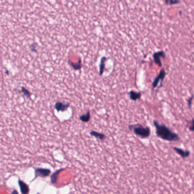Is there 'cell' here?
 Returning a JSON list of instances; mask_svg holds the SVG:
<instances>
[{
  "mask_svg": "<svg viewBox=\"0 0 194 194\" xmlns=\"http://www.w3.org/2000/svg\"><path fill=\"white\" fill-rule=\"evenodd\" d=\"M153 123L156 127L157 136L160 137L161 139L170 141H178L179 140V137L178 135L173 132L165 125H160L156 121H154Z\"/></svg>",
  "mask_w": 194,
  "mask_h": 194,
  "instance_id": "6da1fadb",
  "label": "cell"
},
{
  "mask_svg": "<svg viewBox=\"0 0 194 194\" xmlns=\"http://www.w3.org/2000/svg\"><path fill=\"white\" fill-rule=\"evenodd\" d=\"M129 128L131 129H132L135 134L142 139L148 137L150 135V129L149 127L144 128L141 125L137 124L129 126Z\"/></svg>",
  "mask_w": 194,
  "mask_h": 194,
  "instance_id": "7a4b0ae2",
  "label": "cell"
},
{
  "mask_svg": "<svg viewBox=\"0 0 194 194\" xmlns=\"http://www.w3.org/2000/svg\"><path fill=\"white\" fill-rule=\"evenodd\" d=\"M51 170L48 169H43V168H37L35 170V178L36 177H42L45 178L48 177L51 174Z\"/></svg>",
  "mask_w": 194,
  "mask_h": 194,
  "instance_id": "3957f363",
  "label": "cell"
},
{
  "mask_svg": "<svg viewBox=\"0 0 194 194\" xmlns=\"http://www.w3.org/2000/svg\"><path fill=\"white\" fill-rule=\"evenodd\" d=\"M165 75H166L165 71L164 69H162L161 70V72H160L158 76L154 80L152 84L153 88H156V87L158 85V84L160 81H161V82L162 83V81H164V79H165Z\"/></svg>",
  "mask_w": 194,
  "mask_h": 194,
  "instance_id": "277c9868",
  "label": "cell"
},
{
  "mask_svg": "<svg viewBox=\"0 0 194 194\" xmlns=\"http://www.w3.org/2000/svg\"><path fill=\"white\" fill-rule=\"evenodd\" d=\"M165 53L164 51H160V52H156L153 54V58L154 60V62L156 64H158L160 66H162V62L161 61V57L165 58Z\"/></svg>",
  "mask_w": 194,
  "mask_h": 194,
  "instance_id": "5b68a950",
  "label": "cell"
},
{
  "mask_svg": "<svg viewBox=\"0 0 194 194\" xmlns=\"http://www.w3.org/2000/svg\"><path fill=\"white\" fill-rule=\"evenodd\" d=\"M18 184L20 188V190L22 194H28L29 192V187L26 183H24L22 180L19 179L18 180Z\"/></svg>",
  "mask_w": 194,
  "mask_h": 194,
  "instance_id": "8992f818",
  "label": "cell"
},
{
  "mask_svg": "<svg viewBox=\"0 0 194 194\" xmlns=\"http://www.w3.org/2000/svg\"><path fill=\"white\" fill-rule=\"evenodd\" d=\"M69 107V103H63L62 102H57L55 104V108L57 111H66Z\"/></svg>",
  "mask_w": 194,
  "mask_h": 194,
  "instance_id": "52a82bcc",
  "label": "cell"
},
{
  "mask_svg": "<svg viewBox=\"0 0 194 194\" xmlns=\"http://www.w3.org/2000/svg\"><path fill=\"white\" fill-rule=\"evenodd\" d=\"M64 170V169H59L57 171H56L55 173H53L52 174V176L51 177V183L52 184H55L57 182V178H58V176H59V174L60 173V171H61L62 170Z\"/></svg>",
  "mask_w": 194,
  "mask_h": 194,
  "instance_id": "ba28073f",
  "label": "cell"
},
{
  "mask_svg": "<svg viewBox=\"0 0 194 194\" xmlns=\"http://www.w3.org/2000/svg\"><path fill=\"white\" fill-rule=\"evenodd\" d=\"M141 95V93L135 92L134 91H131L129 92V97H130L131 99H132V101H136V100L140 99Z\"/></svg>",
  "mask_w": 194,
  "mask_h": 194,
  "instance_id": "9c48e42d",
  "label": "cell"
},
{
  "mask_svg": "<svg viewBox=\"0 0 194 194\" xmlns=\"http://www.w3.org/2000/svg\"><path fill=\"white\" fill-rule=\"evenodd\" d=\"M107 59L105 57H103L101 59V62H100L99 64V74L100 75H102L103 73L104 72V65H105V62L106 61Z\"/></svg>",
  "mask_w": 194,
  "mask_h": 194,
  "instance_id": "30bf717a",
  "label": "cell"
},
{
  "mask_svg": "<svg viewBox=\"0 0 194 194\" xmlns=\"http://www.w3.org/2000/svg\"><path fill=\"white\" fill-rule=\"evenodd\" d=\"M174 149H175V150L177 151V152L179 154L180 156H181L182 157H183V158L187 157L189 155V152L188 151H184V150H183L182 149H179V148H174Z\"/></svg>",
  "mask_w": 194,
  "mask_h": 194,
  "instance_id": "8fae6325",
  "label": "cell"
},
{
  "mask_svg": "<svg viewBox=\"0 0 194 194\" xmlns=\"http://www.w3.org/2000/svg\"><path fill=\"white\" fill-rule=\"evenodd\" d=\"M69 64L70 65L72 66L73 69H74L75 70H79L81 68V60H80L77 63H75V62H73L71 61H69Z\"/></svg>",
  "mask_w": 194,
  "mask_h": 194,
  "instance_id": "7c38bea8",
  "label": "cell"
},
{
  "mask_svg": "<svg viewBox=\"0 0 194 194\" xmlns=\"http://www.w3.org/2000/svg\"><path fill=\"white\" fill-rule=\"evenodd\" d=\"M90 119V113L89 111H87L86 114L82 115L80 117V119L84 122H89Z\"/></svg>",
  "mask_w": 194,
  "mask_h": 194,
  "instance_id": "4fadbf2b",
  "label": "cell"
},
{
  "mask_svg": "<svg viewBox=\"0 0 194 194\" xmlns=\"http://www.w3.org/2000/svg\"><path fill=\"white\" fill-rule=\"evenodd\" d=\"M90 135L91 136H93L98 138V139H99L100 140H104L106 139L105 135L102 134V133H100L97 132H95V131H91L90 132Z\"/></svg>",
  "mask_w": 194,
  "mask_h": 194,
  "instance_id": "5bb4252c",
  "label": "cell"
},
{
  "mask_svg": "<svg viewBox=\"0 0 194 194\" xmlns=\"http://www.w3.org/2000/svg\"><path fill=\"white\" fill-rule=\"evenodd\" d=\"M164 2L166 5H177V4H178L180 3L179 0H165Z\"/></svg>",
  "mask_w": 194,
  "mask_h": 194,
  "instance_id": "9a60e30c",
  "label": "cell"
},
{
  "mask_svg": "<svg viewBox=\"0 0 194 194\" xmlns=\"http://www.w3.org/2000/svg\"><path fill=\"white\" fill-rule=\"evenodd\" d=\"M189 130L191 131H194V119L191 122V126L189 127Z\"/></svg>",
  "mask_w": 194,
  "mask_h": 194,
  "instance_id": "2e32d148",
  "label": "cell"
},
{
  "mask_svg": "<svg viewBox=\"0 0 194 194\" xmlns=\"http://www.w3.org/2000/svg\"><path fill=\"white\" fill-rule=\"evenodd\" d=\"M192 99H193L192 98H191L189 99V101H188V104H189V107H190L191 106L192 100Z\"/></svg>",
  "mask_w": 194,
  "mask_h": 194,
  "instance_id": "e0dca14e",
  "label": "cell"
},
{
  "mask_svg": "<svg viewBox=\"0 0 194 194\" xmlns=\"http://www.w3.org/2000/svg\"><path fill=\"white\" fill-rule=\"evenodd\" d=\"M12 194H19L18 192L16 189H14V191H13V192L12 193Z\"/></svg>",
  "mask_w": 194,
  "mask_h": 194,
  "instance_id": "ac0fdd59",
  "label": "cell"
},
{
  "mask_svg": "<svg viewBox=\"0 0 194 194\" xmlns=\"http://www.w3.org/2000/svg\"><path fill=\"white\" fill-rule=\"evenodd\" d=\"M37 194H39V193H37Z\"/></svg>",
  "mask_w": 194,
  "mask_h": 194,
  "instance_id": "d6986e66",
  "label": "cell"
}]
</instances>
